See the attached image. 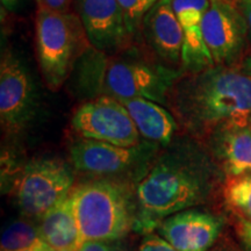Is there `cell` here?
Listing matches in <instances>:
<instances>
[{
    "instance_id": "obj_7",
    "label": "cell",
    "mask_w": 251,
    "mask_h": 251,
    "mask_svg": "<svg viewBox=\"0 0 251 251\" xmlns=\"http://www.w3.org/2000/svg\"><path fill=\"white\" fill-rule=\"evenodd\" d=\"M71 125L83 139L126 148L140 144L141 135L129 113L124 103L109 96H101L80 105L72 115Z\"/></svg>"
},
{
    "instance_id": "obj_28",
    "label": "cell",
    "mask_w": 251,
    "mask_h": 251,
    "mask_svg": "<svg viewBox=\"0 0 251 251\" xmlns=\"http://www.w3.org/2000/svg\"><path fill=\"white\" fill-rule=\"evenodd\" d=\"M47 244L45 242H41L39 246L33 248V249H28V250H24V251H46L47 250Z\"/></svg>"
},
{
    "instance_id": "obj_30",
    "label": "cell",
    "mask_w": 251,
    "mask_h": 251,
    "mask_svg": "<svg viewBox=\"0 0 251 251\" xmlns=\"http://www.w3.org/2000/svg\"><path fill=\"white\" fill-rule=\"evenodd\" d=\"M249 125L251 126V117H250V119H249Z\"/></svg>"
},
{
    "instance_id": "obj_9",
    "label": "cell",
    "mask_w": 251,
    "mask_h": 251,
    "mask_svg": "<svg viewBox=\"0 0 251 251\" xmlns=\"http://www.w3.org/2000/svg\"><path fill=\"white\" fill-rule=\"evenodd\" d=\"M34 96L29 75L11 51L2 54L0 63V119L4 130L17 134L33 117Z\"/></svg>"
},
{
    "instance_id": "obj_19",
    "label": "cell",
    "mask_w": 251,
    "mask_h": 251,
    "mask_svg": "<svg viewBox=\"0 0 251 251\" xmlns=\"http://www.w3.org/2000/svg\"><path fill=\"white\" fill-rule=\"evenodd\" d=\"M43 242L39 227L26 221H14L2 231L1 251H24L33 249Z\"/></svg>"
},
{
    "instance_id": "obj_16",
    "label": "cell",
    "mask_w": 251,
    "mask_h": 251,
    "mask_svg": "<svg viewBox=\"0 0 251 251\" xmlns=\"http://www.w3.org/2000/svg\"><path fill=\"white\" fill-rule=\"evenodd\" d=\"M39 230L43 242L55 250L78 251L83 243L70 198L63 200L41 218Z\"/></svg>"
},
{
    "instance_id": "obj_5",
    "label": "cell",
    "mask_w": 251,
    "mask_h": 251,
    "mask_svg": "<svg viewBox=\"0 0 251 251\" xmlns=\"http://www.w3.org/2000/svg\"><path fill=\"white\" fill-rule=\"evenodd\" d=\"M74 175L56 158H39L25 166L15 185V199L25 215L41 219L74 190Z\"/></svg>"
},
{
    "instance_id": "obj_26",
    "label": "cell",
    "mask_w": 251,
    "mask_h": 251,
    "mask_svg": "<svg viewBox=\"0 0 251 251\" xmlns=\"http://www.w3.org/2000/svg\"><path fill=\"white\" fill-rule=\"evenodd\" d=\"M19 0H1V5L4 6L6 9H9V11H13L15 7L18 6Z\"/></svg>"
},
{
    "instance_id": "obj_1",
    "label": "cell",
    "mask_w": 251,
    "mask_h": 251,
    "mask_svg": "<svg viewBox=\"0 0 251 251\" xmlns=\"http://www.w3.org/2000/svg\"><path fill=\"white\" fill-rule=\"evenodd\" d=\"M178 120L190 130L213 125L248 126L251 117V76L227 68H209L178 78L168 94Z\"/></svg>"
},
{
    "instance_id": "obj_17",
    "label": "cell",
    "mask_w": 251,
    "mask_h": 251,
    "mask_svg": "<svg viewBox=\"0 0 251 251\" xmlns=\"http://www.w3.org/2000/svg\"><path fill=\"white\" fill-rule=\"evenodd\" d=\"M221 141V157L230 176L251 171V126H228Z\"/></svg>"
},
{
    "instance_id": "obj_23",
    "label": "cell",
    "mask_w": 251,
    "mask_h": 251,
    "mask_svg": "<svg viewBox=\"0 0 251 251\" xmlns=\"http://www.w3.org/2000/svg\"><path fill=\"white\" fill-rule=\"evenodd\" d=\"M39 8L52 12H69V7L74 0H36Z\"/></svg>"
},
{
    "instance_id": "obj_2",
    "label": "cell",
    "mask_w": 251,
    "mask_h": 251,
    "mask_svg": "<svg viewBox=\"0 0 251 251\" xmlns=\"http://www.w3.org/2000/svg\"><path fill=\"white\" fill-rule=\"evenodd\" d=\"M209 188L211 174L201 159L183 148L165 152L137 184L135 229L151 233L168 216L202 202Z\"/></svg>"
},
{
    "instance_id": "obj_8",
    "label": "cell",
    "mask_w": 251,
    "mask_h": 251,
    "mask_svg": "<svg viewBox=\"0 0 251 251\" xmlns=\"http://www.w3.org/2000/svg\"><path fill=\"white\" fill-rule=\"evenodd\" d=\"M75 4L91 47L102 54L114 55L128 46L133 34L118 0H75Z\"/></svg>"
},
{
    "instance_id": "obj_22",
    "label": "cell",
    "mask_w": 251,
    "mask_h": 251,
    "mask_svg": "<svg viewBox=\"0 0 251 251\" xmlns=\"http://www.w3.org/2000/svg\"><path fill=\"white\" fill-rule=\"evenodd\" d=\"M112 241H84L78 251H124Z\"/></svg>"
},
{
    "instance_id": "obj_29",
    "label": "cell",
    "mask_w": 251,
    "mask_h": 251,
    "mask_svg": "<svg viewBox=\"0 0 251 251\" xmlns=\"http://www.w3.org/2000/svg\"><path fill=\"white\" fill-rule=\"evenodd\" d=\"M47 246H48V244H47ZM46 251H74V250H55V249H52V248H50L48 246V247H47V250Z\"/></svg>"
},
{
    "instance_id": "obj_3",
    "label": "cell",
    "mask_w": 251,
    "mask_h": 251,
    "mask_svg": "<svg viewBox=\"0 0 251 251\" xmlns=\"http://www.w3.org/2000/svg\"><path fill=\"white\" fill-rule=\"evenodd\" d=\"M70 202L81 241H117L136 225V209L129 191L109 179L74 187Z\"/></svg>"
},
{
    "instance_id": "obj_27",
    "label": "cell",
    "mask_w": 251,
    "mask_h": 251,
    "mask_svg": "<svg viewBox=\"0 0 251 251\" xmlns=\"http://www.w3.org/2000/svg\"><path fill=\"white\" fill-rule=\"evenodd\" d=\"M244 70H246V74L251 76V56L247 57L246 61H244Z\"/></svg>"
},
{
    "instance_id": "obj_10",
    "label": "cell",
    "mask_w": 251,
    "mask_h": 251,
    "mask_svg": "<svg viewBox=\"0 0 251 251\" xmlns=\"http://www.w3.org/2000/svg\"><path fill=\"white\" fill-rule=\"evenodd\" d=\"M244 19L227 0H209L202 20V35L214 65L225 64L238 54L244 36Z\"/></svg>"
},
{
    "instance_id": "obj_13",
    "label": "cell",
    "mask_w": 251,
    "mask_h": 251,
    "mask_svg": "<svg viewBox=\"0 0 251 251\" xmlns=\"http://www.w3.org/2000/svg\"><path fill=\"white\" fill-rule=\"evenodd\" d=\"M209 0H172L184 35L181 67L197 72L214 67L202 35V20Z\"/></svg>"
},
{
    "instance_id": "obj_6",
    "label": "cell",
    "mask_w": 251,
    "mask_h": 251,
    "mask_svg": "<svg viewBox=\"0 0 251 251\" xmlns=\"http://www.w3.org/2000/svg\"><path fill=\"white\" fill-rule=\"evenodd\" d=\"M179 75L166 68L142 62L109 59L100 75L105 96L118 100L144 98L158 103L168 101V94Z\"/></svg>"
},
{
    "instance_id": "obj_25",
    "label": "cell",
    "mask_w": 251,
    "mask_h": 251,
    "mask_svg": "<svg viewBox=\"0 0 251 251\" xmlns=\"http://www.w3.org/2000/svg\"><path fill=\"white\" fill-rule=\"evenodd\" d=\"M240 11L251 29V0H240Z\"/></svg>"
},
{
    "instance_id": "obj_21",
    "label": "cell",
    "mask_w": 251,
    "mask_h": 251,
    "mask_svg": "<svg viewBox=\"0 0 251 251\" xmlns=\"http://www.w3.org/2000/svg\"><path fill=\"white\" fill-rule=\"evenodd\" d=\"M139 251H178L157 234H148L143 238Z\"/></svg>"
},
{
    "instance_id": "obj_15",
    "label": "cell",
    "mask_w": 251,
    "mask_h": 251,
    "mask_svg": "<svg viewBox=\"0 0 251 251\" xmlns=\"http://www.w3.org/2000/svg\"><path fill=\"white\" fill-rule=\"evenodd\" d=\"M133 119L141 136L151 142L169 144L178 128L176 118L158 102L144 98L119 100Z\"/></svg>"
},
{
    "instance_id": "obj_12",
    "label": "cell",
    "mask_w": 251,
    "mask_h": 251,
    "mask_svg": "<svg viewBox=\"0 0 251 251\" xmlns=\"http://www.w3.org/2000/svg\"><path fill=\"white\" fill-rule=\"evenodd\" d=\"M72 165L78 171L98 176H117L129 172L143 158L142 147H119L102 141L81 139L70 147Z\"/></svg>"
},
{
    "instance_id": "obj_14",
    "label": "cell",
    "mask_w": 251,
    "mask_h": 251,
    "mask_svg": "<svg viewBox=\"0 0 251 251\" xmlns=\"http://www.w3.org/2000/svg\"><path fill=\"white\" fill-rule=\"evenodd\" d=\"M144 35L156 54L170 64H179L184 35L172 0H161L150 9L142 24Z\"/></svg>"
},
{
    "instance_id": "obj_24",
    "label": "cell",
    "mask_w": 251,
    "mask_h": 251,
    "mask_svg": "<svg viewBox=\"0 0 251 251\" xmlns=\"http://www.w3.org/2000/svg\"><path fill=\"white\" fill-rule=\"evenodd\" d=\"M238 236L248 250L251 251V221L248 220H240L238 224Z\"/></svg>"
},
{
    "instance_id": "obj_18",
    "label": "cell",
    "mask_w": 251,
    "mask_h": 251,
    "mask_svg": "<svg viewBox=\"0 0 251 251\" xmlns=\"http://www.w3.org/2000/svg\"><path fill=\"white\" fill-rule=\"evenodd\" d=\"M224 197L231 211L251 221V171L230 176L226 181Z\"/></svg>"
},
{
    "instance_id": "obj_11",
    "label": "cell",
    "mask_w": 251,
    "mask_h": 251,
    "mask_svg": "<svg viewBox=\"0 0 251 251\" xmlns=\"http://www.w3.org/2000/svg\"><path fill=\"white\" fill-rule=\"evenodd\" d=\"M224 221L212 213L185 209L163 220L157 233L178 251H207L221 233Z\"/></svg>"
},
{
    "instance_id": "obj_20",
    "label": "cell",
    "mask_w": 251,
    "mask_h": 251,
    "mask_svg": "<svg viewBox=\"0 0 251 251\" xmlns=\"http://www.w3.org/2000/svg\"><path fill=\"white\" fill-rule=\"evenodd\" d=\"M124 9L126 23L131 34L142 24L146 14L161 0H118Z\"/></svg>"
},
{
    "instance_id": "obj_4",
    "label": "cell",
    "mask_w": 251,
    "mask_h": 251,
    "mask_svg": "<svg viewBox=\"0 0 251 251\" xmlns=\"http://www.w3.org/2000/svg\"><path fill=\"white\" fill-rule=\"evenodd\" d=\"M86 46L90 43L76 13L39 8L35 19L36 59L49 90L61 89Z\"/></svg>"
}]
</instances>
